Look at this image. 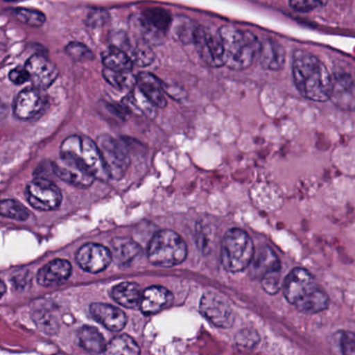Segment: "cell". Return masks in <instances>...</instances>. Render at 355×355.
Returning a JSON list of instances; mask_svg holds the SVG:
<instances>
[{"label": "cell", "instance_id": "836d02e7", "mask_svg": "<svg viewBox=\"0 0 355 355\" xmlns=\"http://www.w3.org/2000/svg\"><path fill=\"white\" fill-rule=\"evenodd\" d=\"M14 16L17 18L22 24H28V26H34V28H40L46 22V17L44 14L36 10L15 9L13 11Z\"/></svg>", "mask_w": 355, "mask_h": 355}, {"label": "cell", "instance_id": "5bb4252c", "mask_svg": "<svg viewBox=\"0 0 355 355\" xmlns=\"http://www.w3.org/2000/svg\"><path fill=\"white\" fill-rule=\"evenodd\" d=\"M329 99L343 111H355V80L347 73L332 76Z\"/></svg>", "mask_w": 355, "mask_h": 355}, {"label": "cell", "instance_id": "2e32d148", "mask_svg": "<svg viewBox=\"0 0 355 355\" xmlns=\"http://www.w3.org/2000/svg\"><path fill=\"white\" fill-rule=\"evenodd\" d=\"M173 302V295L168 288L162 286H153L143 291L140 309L145 315L159 313Z\"/></svg>", "mask_w": 355, "mask_h": 355}, {"label": "cell", "instance_id": "f35d334b", "mask_svg": "<svg viewBox=\"0 0 355 355\" xmlns=\"http://www.w3.org/2000/svg\"><path fill=\"white\" fill-rule=\"evenodd\" d=\"M291 8L299 13H309L323 3V0H288Z\"/></svg>", "mask_w": 355, "mask_h": 355}, {"label": "cell", "instance_id": "603a6c76", "mask_svg": "<svg viewBox=\"0 0 355 355\" xmlns=\"http://www.w3.org/2000/svg\"><path fill=\"white\" fill-rule=\"evenodd\" d=\"M76 343L88 352L105 353V344L103 334L92 326H83L76 332Z\"/></svg>", "mask_w": 355, "mask_h": 355}, {"label": "cell", "instance_id": "4316f807", "mask_svg": "<svg viewBox=\"0 0 355 355\" xmlns=\"http://www.w3.org/2000/svg\"><path fill=\"white\" fill-rule=\"evenodd\" d=\"M103 78L114 88L124 90L137 86V78L130 72H119L105 68L103 71Z\"/></svg>", "mask_w": 355, "mask_h": 355}, {"label": "cell", "instance_id": "7402d4cb", "mask_svg": "<svg viewBox=\"0 0 355 355\" xmlns=\"http://www.w3.org/2000/svg\"><path fill=\"white\" fill-rule=\"evenodd\" d=\"M142 288L136 282H125L114 286L112 290V297L118 304L134 309L139 306L142 298Z\"/></svg>", "mask_w": 355, "mask_h": 355}, {"label": "cell", "instance_id": "7c38bea8", "mask_svg": "<svg viewBox=\"0 0 355 355\" xmlns=\"http://www.w3.org/2000/svg\"><path fill=\"white\" fill-rule=\"evenodd\" d=\"M30 74V80L35 88L49 89L59 78V70L51 60L42 55L31 57L24 66Z\"/></svg>", "mask_w": 355, "mask_h": 355}, {"label": "cell", "instance_id": "cb8c5ba5", "mask_svg": "<svg viewBox=\"0 0 355 355\" xmlns=\"http://www.w3.org/2000/svg\"><path fill=\"white\" fill-rule=\"evenodd\" d=\"M112 253L118 263L126 265L140 254L141 247L130 239L116 238L112 241Z\"/></svg>", "mask_w": 355, "mask_h": 355}, {"label": "cell", "instance_id": "ba28073f", "mask_svg": "<svg viewBox=\"0 0 355 355\" xmlns=\"http://www.w3.org/2000/svg\"><path fill=\"white\" fill-rule=\"evenodd\" d=\"M26 197L34 209L43 211L57 209L63 199L59 187L46 178H36L28 182Z\"/></svg>", "mask_w": 355, "mask_h": 355}, {"label": "cell", "instance_id": "277c9868", "mask_svg": "<svg viewBox=\"0 0 355 355\" xmlns=\"http://www.w3.org/2000/svg\"><path fill=\"white\" fill-rule=\"evenodd\" d=\"M61 157L76 163L96 180H110L103 155L98 144L88 137H68L61 145Z\"/></svg>", "mask_w": 355, "mask_h": 355}, {"label": "cell", "instance_id": "d6a6232c", "mask_svg": "<svg viewBox=\"0 0 355 355\" xmlns=\"http://www.w3.org/2000/svg\"><path fill=\"white\" fill-rule=\"evenodd\" d=\"M33 319L36 322L37 326L45 334H55L58 331L59 325L51 311L39 309L33 313Z\"/></svg>", "mask_w": 355, "mask_h": 355}, {"label": "cell", "instance_id": "83f0119b", "mask_svg": "<svg viewBox=\"0 0 355 355\" xmlns=\"http://www.w3.org/2000/svg\"><path fill=\"white\" fill-rule=\"evenodd\" d=\"M128 55L139 66H148L155 61V53L148 46V43L144 40L139 41L135 46L130 45Z\"/></svg>", "mask_w": 355, "mask_h": 355}, {"label": "cell", "instance_id": "ac0fdd59", "mask_svg": "<svg viewBox=\"0 0 355 355\" xmlns=\"http://www.w3.org/2000/svg\"><path fill=\"white\" fill-rule=\"evenodd\" d=\"M72 266L66 259H55L46 263L37 274L38 284L42 286H53L66 282L71 276Z\"/></svg>", "mask_w": 355, "mask_h": 355}, {"label": "cell", "instance_id": "4fadbf2b", "mask_svg": "<svg viewBox=\"0 0 355 355\" xmlns=\"http://www.w3.org/2000/svg\"><path fill=\"white\" fill-rule=\"evenodd\" d=\"M47 97L41 89H26L16 97L14 115L20 120H31L40 115L46 105Z\"/></svg>", "mask_w": 355, "mask_h": 355}, {"label": "cell", "instance_id": "d590c367", "mask_svg": "<svg viewBox=\"0 0 355 355\" xmlns=\"http://www.w3.org/2000/svg\"><path fill=\"white\" fill-rule=\"evenodd\" d=\"M66 53L74 61H92L94 59V53L86 45L80 42H71L66 46Z\"/></svg>", "mask_w": 355, "mask_h": 355}, {"label": "cell", "instance_id": "3957f363", "mask_svg": "<svg viewBox=\"0 0 355 355\" xmlns=\"http://www.w3.org/2000/svg\"><path fill=\"white\" fill-rule=\"evenodd\" d=\"M219 34L224 49V64L230 69H247L259 58L261 42L252 33L226 26L220 28Z\"/></svg>", "mask_w": 355, "mask_h": 355}, {"label": "cell", "instance_id": "f1b7e54d", "mask_svg": "<svg viewBox=\"0 0 355 355\" xmlns=\"http://www.w3.org/2000/svg\"><path fill=\"white\" fill-rule=\"evenodd\" d=\"M142 16L153 28H157L164 34L167 32L168 28L171 26V15L165 10L147 9L143 12Z\"/></svg>", "mask_w": 355, "mask_h": 355}, {"label": "cell", "instance_id": "9c48e42d", "mask_svg": "<svg viewBox=\"0 0 355 355\" xmlns=\"http://www.w3.org/2000/svg\"><path fill=\"white\" fill-rule=\"evenodd\" d=\"M199 309L205 319L220 328L232 327L234 313L224 297L215 292H207L201 297Z\"/></svg>", "mask_w": 355, "mask_h": 355}, {"label": "cell", "instance_id": "ab89813d", "mask_svg": "<svg viewBox=\"0 0 355 355\" xmlns=\"http://www.w3.org/2000/svg\"><path fill=\"white\" fill-rule=\"evenodd\" d=\"M110 15L107 11H93L89 14L88 18H87V24L89 28H99V26H103L109 21Z\"/></svg>", "mask_w": 355, "mask_h": 355}, {"label": "cell", "instance_id": "9a60e30c", "mask_svg": "<svg viewBox=\"0 0 355 355\" xmlns=\"http://www.w3.org/2000/svg\"><path fill=\"white\" fill-rule=\"evenodd\" d=\"M53 169L58 178L78 188H88L96 180L92 174L63 157L53 164Z\"/></svg>", "mask_w": 355, "mask_h": 355}, {"label": "cell", "instance_id": "e575fe53", "mask_svg": "<svg viewBox=\"0 0 355 355\" xmlns=\"http://www.w3.org/2000/svg\"><path fill=\"white\" fill-rule=\"evenodd\" d=\"M261 280V286L268 294H276L282 286V267L267 272Z\"/></svg>", "mask_w": 355, "mask_h": 355}, {"label": "cell", "instance_id": "4dcf8cb0", "mask_svg": "<svg viewBox=\"0 0 355 355\" xmlns=\"http://www.w3.org/2000/svg\"><path fill=\"white\" fill-rule=\"evenodd\" d=\"M0 213L3 217L17 220V221H26L30 217V211L26 207L18 201L11 200V199L3 200L0 205Z\"/></svg>", "mask_w": 355, "mask_h": 355}, {"label": "cell", "instance_id": "d4e9b609", "mask_svg": "<svg viewBox=\"0 0 355 355\" xmlns=\"http://www.w3.org/2000/svg\"><path fill=\"white\" fill-rule=\"evenodd\" d=\"M103 63L105 68L119 72H132L134 62L130 55L115 46H111L103 51Z\"/></svg>", "mask_w": 355, "mask_h": 355}, {"label": "cell", "instance_id": "6da1fadb", "mask_svg": "<svg viewBox=\"0 0 355 355\" xmlns=\"http://www.w3.org/2000/svg\"><path fill=\"white\" fill-rule=\"evenodd\" d=\"M292 69L295 85L302 96L318 103L330 98L332 76L317 57L305 51H296Z\"/></svg>", "mask_w": 355, "mask_h": 355}, {"label": "cell", "instance_id": "484cf974", "mask_svg": "<svg viewBox=\"0 0 355 355\" xmlns=\"http://www.w3.org/2000/svg\"><path fill=\"white\" fill-rule=\"evenodd\" d=\"M107 354H128L137 355L140 353V347L136 340L128 334H120L115 336L105 347Z\"/></svg>", "mask_w": 355, "mask_h": 355}, {"label": "cell", "instance_id": "d6986e66", "mask_svg": "<svg viewBox=\"0 0 355 355\" xmlns=\"http://www.w3.org/2000/svg\"><path fill=\"white\" fill-rule=\"evenodd\" d=\"M259 59L263 69L278 71L286 63V51L279 43L267 39L261 43Z\"/></svg>", "mask_w": 355, "mask_h": 355}, {"label": "cell", "instance_id": "8d00e7d4", "mask_svg": "<svg viewBox=\"0 0 355 355\" xmlns=\"http://www.w3.org/2000/svg\"><path fill=\"white\" fill-rule=\"evenodd\" d=\"M236 340L242 348L253 349L259 343V336L255 330L243 329L236 334Z\"/></svg>", "mask_w": 355, "mask_h": 355}, {"label": "cell", "instance_id": "8992f818", "mask_svg": "<svg viewBox=\"0 0 355 355\" xmlns=\"http://www.w3.org/2000/svg\"><path fill=\"white\" fill-rule=\"evenodd\" d=\"M254 257V245L249 234L240 228L226 232L221 244V261L232 273L246 269Z\"/></svg>", "mask_w": 355, "mask_h": 355}, {"label": "cell", "instance_id": "74e56055", "mask_svg": "<svg viewBox=\"0 0 355 355\" xmlns=\"http://www.w3.org/2000/svg\"><path fill=\"white\" fill-rule=\"evenodd\" d=\"M338 345H340L343 354L355 355V334L353 332H340L338 334Z\"/></svg>", "mask_w": 355, "mask_h": 355}, {"label": "cell", "instance_id": "30bf717a", "mask_svg": "<svg viewBox=\"0 0 355 355\" xmlns=\"http://www.w3.org/2000/svg\"><path fill=\"white\" fill-rule=\"evenodd\" d=\"M194 44L201 59L211 67H221L224 64V49L219 31L213 34L207 28L198 26Z\"/></svg>", "mask_w": 355, "mask_h": 355}, {"label": "cell", "instance_id": "8fae6325", "mask_svg": "<svg viewBox=\"0 0 355 355\" xmlns=\"http://www.w3.org/2000/svg\"><path fill=\"white\" fill-rule=\"evenodd\" d=\"M113 253L103 245L88 243L83 245L76 253L78 266L89 273H99L109 267Z\"/></svg>", "mask_w": 355, "mask_h": 355}, {"label": "cell", "instance_id": "1f68e13d", "mask_svg": "<svg viewBox=\"0 0 355 355\" xmlns=\"http://www.w3.org/2000/svg\"><path fill=\"white\" fill-rule=\"evenodd\" d=\"M197 28L198 26H195L194 22L188 17H178L174 33L178 40L182 41L184 44H190V43H194Z\"/></svg>", "mask_w": 355, "mask_h": 355}, {"label": "cell", "instance_id": "7a4b0ae2", "mask_svg": "<svg viewBox=\"0 0 355 355\" xmlns=\"http://www.w3.org/2000/svg\"><path fill=\"white\" fill-rule=\"evenodd\" d=\"M286 300L300 313L313 315L325 311L329 305L327 293L315 282L313 276L302 268L292 270L284 282Z\"/></svg>", "mask_w": 355, "mask_h": 355}, {"label": "cell", "instance_id": "44dd1931", "mask_svg": "<svg viewBox=\"0 0 355 355\" xmlns=\"http://www.w3.org/2000/svg\"><path fill=\"white\" fill-rule=\"evenodd\" d=\"M280 267V261L273 249L261 247L251 261L250 274L253 278L261 279L267 272Z\"/></svg>", "mask_w": 355, "mask_h": 355}, {"label": "cell", "instance_id": "60d3db41", "mask_svg": "<svg viewBox=\"0 0 355 355\" xmlns=\"http://www.w3.org/2000/svg\"><path fill=\"white\" fill-rule=\"evenodd\" d=\"M10 80L17 86H21L30 80V74L26 68H15L9 74Z\"/></svg>", "mask_w": 355, "mask_h": 355}, {"label": "cell", "instance_id": "f546056e", "mask_svg": "<svg viewBox=\"0 0 355 355\" xmlns=\"http://www.w3.org/2000/svg\"><path fill=\"white\" fill-rule=\"evenodd\" d=\"M126 101H128V105H130V107H134L135 109L138 110L139 112H142L148 117L153 118L157 114V105L148 97L145 96L144 93L138 87L135 90V94L128 97Z\"/></svg>", "mask_w": 355, "mask_h": 355}, {"label": "cell", "instance_id": "b9f144b4", "mask_svg": "<svg viewBox=\"0 0 355 355\" xmlns=\"http://www.w3.org/2000/svg\"><path fill=\"white\" fill-rule=\"evenodd\" d=\"M5 292H6L5 282H1V296H3V295L5 294Z\"/></svg>", "mask_w": 355, "mask_h": 355}, {"label": "cell", "instance_id": "ffe728a7", "mask_svg": "<svg viewBox=\"0 0 355 355\" xmlns=\"http://www.w3.org/2000/svg\"><path fill=\"white\" fill-rule=\"evenodd\" d=\"M137 87L144 93L145 96L148 97L157 107H166L167 99H166L165 87L163 83L155 78L153 74L148 72H142L137 78Z\"/></svg>", "mask_w": 355, "mask_h": 355}, {"label": "cell", "instance_id": "e0dca14e", "mask_svg": "<svg viewBox=\"0 0 355 355\" xmlns=\"http://www.w3.org/2000/svg\"><path fill=\"white\" fill-rule=\"evenodd\" d=\"M90 313L98 323L111 331L123 329L128 321L123 311L107 303H93L90 306Z\"/></svg>", "mask_w": 355, "mask_h": 355}, {"label": "cell", "instance_id": "7bdbcfd3", "mask_svg": "<svg viewBox=\"0 0 355 355\" xmlns=\"http://www.w3.org/2000/svg\"><path fill=\"white\" fill-rule=\"evenodd\" d=\"M8 1H11V3H14V1H17V0H8Z\"/></svg>", "mask_w": 355, "mask_h": 355}, {"label": "cell", "instance_id": "52a82bcc", "mask_svg": "<svg viewBox=\"0 0 355 355\" xmlns=\"http://www.w3.org/2000/svg\"><path fill=\"white\" fill-rule=\"evenodd\" d=\"M110 180H119L130 167V155L125 147L109 135H103L97 140Z\"/></svg>", "mask_w": 355, "mask_h": 355}, {"label": "cell", "instance_id": "5b68a950", "mask_svg": "<svg viewBox=\"0 0 355 355\" xmlns=\"http://www.w3.org/2000/svg\"><path fill=\"white\" fill-rule=\"evenodd\" d=\"M149 261L159 267L170 268L180 265L188 255L184 239L172 230H161L151 239L147 250Z\"/></svg>", "mask_w": 355, "mask_h": 355}]
</instances>
